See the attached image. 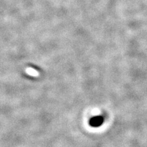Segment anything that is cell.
Returning <instances> with one entry per match:
<instances>
[{
    "label": "cell",
    "instance_id": "6da1fadb",
    "mask_svg": "<svg viewBox=\"0 0 147 147\" xmlns=\"http://www.w3.org/2000/svg\"><path fill=\"white\" fill-rule=\"evenodd\" d=\"M104 119L101 116H96L92 118L90 120V125L94 127H99L103 124Z\"/></svg>",
    "mask_w": 147,
    "mask_h": 147
}]
</instances>
